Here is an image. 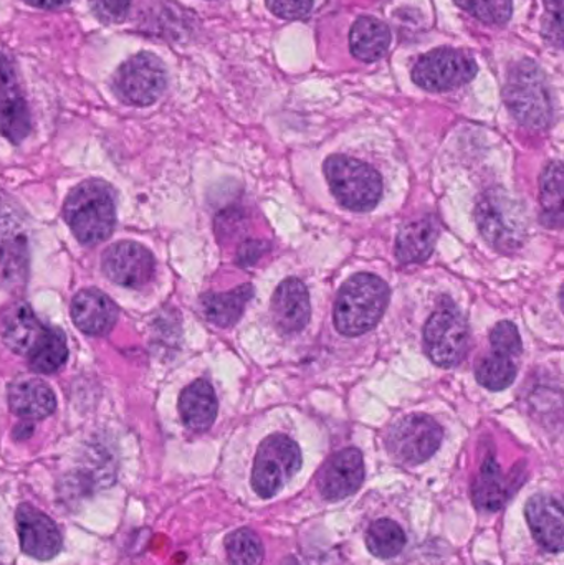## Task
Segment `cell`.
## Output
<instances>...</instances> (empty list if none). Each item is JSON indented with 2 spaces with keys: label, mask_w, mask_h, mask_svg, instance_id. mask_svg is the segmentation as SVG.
I'll use <instances>...</instances> for the list:
<instances>
[{
  "label": "cell",
  "mask_w": 564,
  "mask_h": 565,
  "mask_svg": "<svg viewBox=\"0 0 564 565\" xmlns=\"http://www.w3.org/2000/svg\"><path fill=\"white\" fill-rule=\"evenodd\" d=\"M30 132V113L12 72L0 63V135L20 145Z\"/></svg>",
  "instance_id": "ffe728a7"
},
{
  "label": "cell",
  "mask_w": 564,
  "mask_h": 565,
  "mask_svg": "<svg viewBox=\"0 0 564 565\" xmlns=\"http://www.w3.org/2000/svg\"><path fill=\"white\" fill-rule=\"evenodd\" d=\"M366 546L373 556L391 559L406 546V534L396 521L377 520L368 530Z\"/></svg>",
  "instance_id": "83f0119b"
},
{
  "label": "cell",
  "mask_w": 564,
  "mask_h": 565,
  "mask_svg": "<svg viewBox=\"0 0 564 565\" xmlns=\"http://www.w3.org/2000/svg\"><path fill=\"white\" fill-rule=\"evenodd\" d=\"M49 332L50 326L43 324L36 318L29 302H15L3 312L0 334H2L3 344L15 354L29 359L39 351Z\"/></svg>",
  "instance_id": "9a60e30c"
},
{
  "label": "cell",
  "mask_w": 564,
  "mask_h": 565,
  "mask_svg": "<svg viewBox=\"0 0 564 565\" xmlns=\"http://www.w3.org/2000/svg\"><path fill=\"white\" fill-rule=\"evenodd\" d=\"M300 468L301 451L297 441L287 435H270L258 447L252 471V488L262 500H270L284 490Z\"/></svg>",
  "instance_id": "8992f818"
},
{
  "label": "cell",
  "mask_w": 564,
  "mask_h": 565,
  "mask_svg": "<svg viewBox=\"0 0 564 565\" xmlns=\"http://www.w3.org/2000/svg\"><path fill=\"white\" fill-rule=\"evenodd\" d=\"M26 235L15 207L0 198V267L10 280H23L26 268Z\"/></svg>",
  "instance_id": "ac0fdd59"
},
{
  "label": "cell",
  "mask_w": 564,
  "mask_h": 565,
  "mask_svg": "<svg viewBox=\"0 0 564 565\" xmlns=\"http://www.w3.org/2000/svg\"><path fill=\"white\" fill-rule=\"evenodd\" d=\"M20 547L36 561H50L60 554L63 537L58 526L42 511L30 504H20L15 513Z\"/></svg>",
  "instance_id": "4fadbf2b"
},
{
  "label": "cell",
  "mask_w": 564,
  "mask_h": 565,
  "mask_svg": "<svg viewBox=\"0 0 564 565\" xmlns=\"http://www.w3.org/2000/svg\"><path fill=\"white\" fill-rule=\"evenodd\" d=\"M492 354L486 355L476 369L480 385L489 391H506L513 384L519 371V358L522 355V338L519 328L512 321H502L490 334Z\"/></svg>",
  "instance_id": "8fae6325"
},
{
  "label": "cell",
  "mask_w": 564,
  "mask_h": 565,
  "mask_svg": "<svg viewBox=\"0 0 564 565\" xmlns=\"http://www.w3.org/2000/svg\"><path fill=\"white\" fill-rule=\"evenodd\" d=\"M217 395L204 379L192 382L179 397V414L189 430H209L217 417Z\"/></svg>",
  "instance_id": "7402d4cb"
},
{
  "label": "cell",
  "mask_w": 564,
  "mask_h": 565,
  "mask_svg": "<svg viewBox=\"0 0 564 565\" xmlns=\"http://www.w3.org/2000/svg\"><path fill=\"white\" fill-rule=\"evenodd\" d=\"M267 7L280 19L295 20L310 12L313 0H267Z\"/></svg>",
  "instance_id": "d6a6232c"
},
{
  "label": "cell",
  "mask_w": 564,
  "mask_h": 565,
  "mask_svg": "<svg viewBox=\"0 0 564 565\" xmlns=\"http://www.w3.org/2000/svg\"><path fill=\"white\" fill-rule=\"evenodd\" d=\"M131 9V0H96V10L108 22H121Z\"/></svg>",
  "instance_id": "836d02e7"
},
{
  "label": "cell",
  "mask_w": 564,
  "mask_h": 565,
  "mask_svg": "<svg viewBox=\"0 0 564 565\" xmlns=\"http://www.w3.org/2000/svg\"><path fill=\"white\" fill-rule=\"evenodd\" d=\"M103 271L123 288L141 289L155 277L156 262L151 252L135 242H118L103 254Z\"/></svg>",
  "instance_id": "7c38bea8"
},
{
  "label": "cell",
  "mask_w": 564,
  "mask_h": 565,
  "mask_svg": "<svg viewBox=\"0 0 564 565\" xmlns=\"http://www.w3.org/2000/svg\"><path fill=\"white\" fill-rule=\"evenodd\" d=\"M470 344V329L462 312L444 301L427 319L424 328V348L434 364L450 369L466 358Z\"/></svg>",
  "instance_id": "52a82bcc"
},
{
  "label": "cell",
  "mask_w": 564,
  "mask_h": 565,
  "mask_svg": "<svg viewBox=\"0 0 564 565\" xmlns=\"http://www.w3.org/2000/svg\"><path fill=\"white\" fill-rule=\"evenodd\" d=\"M68 361V344L62 329L50 328L45 342L35 354L30 355L29 364L36 374H55Z\"/></svg>",
  "instance_id": "f1b7e54d"
},
{
  "label": "cell",
  "mask_w": 564,
  "mask_h": 565,
  "mask_svg": "<svg viewBox=\"0 0 564 565\" xmlns=\"http://www.w3.org/2000/svg\"><path fill=\"white\" fill-rule=\"evenodd\" d=\"M254 296V286L242 285L227 292H207L202 296V312L212 324L231 328L244 315L247 302Z\"/></svg>",
  "instance_id": "d4e9b609"
},
{
  "label": "cell",
  "mask_w": 564,
  "mask_h": 565,
  "mask_svg": "<svg viewBox=\"0 0 564 565\" xmlns=\"http://www.w3.org/2000/svg\"><path fill=\"white\" fill-rule=\"evenodd\" d=\"M526 521L536 543L553 554L563 553L564 514L556 498L536 494L525 508Z\"/></svg>",
  "instance_id": "d6986e66"
},
{
  "label": "cell",
  "mask_w": 564,
  "mask_h": 565,
  "mask_svg": "<svg viewBox=\"0 0 564 565\" xmlns=\"http://www.w3.org/2000/svg\"><path fill=\"white\" fill-rule=\"evenodd\" d=\"M168 86V72L158 56L138 53L119 66L115 75V92L126 105H155Z\"/></svg>",
  "instance_id": "9c48e42d"
},
{
  "label": "cell",
  "mask_w": 564,
  "mask_h": 565,
  "mask_svg": "<svg viewBox=\"0 0 564 565\" xmlns=\"http://www.w3.org/2000/svg\"><path fill=\"white\" fill-rule=\"evenodd\" d=\"M456 3L486 25H506L512 17V0H456Z\"/></svg>",
  "instance_id": "4dcf8cb0"
},
{
  "label": "cell",
  "mask_w": 564,
  "mask_h": 565,
  "mask_svg": "<svg viewBox=\"0 0 564 565\" xmlns=\"http://www.w3.org/2000/svg\"><path fill=\"white\" fill-rule=\"evenodd\" d=\"M10 411L23 420H42L55 412L56 398L39 377H19L9 387Z\"/></svg>",
  "instance_id": "44dd1931"
},
{
  "label": "cell",
  "mask_w": 564,
  "mask_h": 565,
  "mask_svg": "<svg viewBox=\"0 0 564 565\" xmlns=\"http://www.w3.org/2000/svg\"><path fill=\"white\" fill-rule=\"evenodd\" d=\"M225 551L231 565H262L264 546L251 530H237L225 540Z\"/></svg>",
  "instance_id": "f546056e"
},
{
  "label": "cell",
  "mask_w": 564,
  "mask_h": 565,
  "mask_svg": "<svg viewBox=\"0 0 564 565\" xmlns=\"http://www.w3.org/2000/svg\"><path fill=\"white\" fill-rule=\"evenodd\" d=\"M23 2L35 7V9L58 10L63 9V7L70 6L73 0H23Z\"/></svg>",
  "instance_id": "d590c367"
},
{
  "label": "cell",
  "mask_w": 564,
  "mask_h": 565,
  "mask_svg": "<svg viewBox=\"0 0 564 565\" xmlns=\"http://www.w3.org/2000/svg\"><path fill=\"white\" fill-rule=\"evenodd\" d=\"M507 106L520 125L530 129H546L555 118V103L549 79L532 60L510 66L507 76Z\"/></svg>",
  "instance_id": "3957f363"
},
{
  "label": "cell",
  "mask_w": 564,
  "mask_h": 565,
  "mask_svg": "<svg viewBox=\"0 0 564 565\" xmlns=\"http://www.w3.org/2000/svg\"><path fill=\"white\" fill-rule=\"evenodd\" d=\"M476 221L487 244L500 254H513L525 242V212L503 189L483 192L477 202Z\"/></svg>",
  "instance_id": "277c9868"
},
{
  "label": "cell",
  "mask_w": 564,
  "mask_h": 565,
  "mask_svg": "<svg viewBox=\"0 0 564 565\" xmlns=\"http://www.w3.org/2000/svg\"><path fill=\"white\" fill-rule=\"evenodd\" d=\"M390 305V286L376 275L358 274L341 286L334 302V326L343 335L373 331Z\"/></svg>",
  "instance_id": "7a4b0ae2"
},
{
  "label": "cell",
  "mask_w": 564,
  "mask_h": 565,
  "mask_svg": "<svg viewBox=\"0 0 564 565\" xmlns=\"http://www.w3.org/2000/svg\"><path fill=\"white\" fill-rule=\"evenodd\" d=\"M63 217L79 244L96 245L108 241L116 224L115 191L96 179L82 182L66 198Z\"/></svg>",
  "instance_id": "6da1fadb"
},
{
  "label": "cell",
  "mask_w": 564,
  "mask_h": 565,
  "mask_svg": "<svg viewBox=\"0 0 564 565\" xmlns=\"http://www.w3.org/2000/svg\"><path fill=\"white\" fill-rule=\"evenodd\" d=\"M444 431L427 415H407L397 420L386 435L391 457L403 465H421L433 458L443 444Z\"/></svg>",
  "instance_id": "ba28073f"
},
{
  "label": "cell",
  "mask_w": 564,
  "mask_h": 565,
  "mask_svg": "<svg viewBox=\"0 0 564 565\" xmlns=\"http://www.w3.org/2000/svg\"><path fill=\"white\" fill-rule=\"evenodd\" d=\"M477 63L470 53L456 49H437L417 60L413 79L427 92H450L472 82Z\"/></svg>",
  "instance_id": "30bf717a"
},
{
  "label": "cell",
  "mask_w": 564,
  "mask_h": 565,
  "mask_svg": "<svg viewBox=\"0 0 564 565\" xmlns=\"http://www.w3.org/2000/svg\"><path fill=\"white\" fill-rule=\"evenodd\" d=\"M272 316L284 334L304 331L311 318L310 295L298 278H287L278 285L272 298Z\"/></svg>",
  "instance_id": "2e32d148"
},
{
  "label": "cell",
  "mask_w": 564,
  "mask_h": 565,
  "mask_svg": "<svg viewBox=\"0 0 564 565\" xmlns=\"http://www.w3.org/2000/svg\"><path fill=\"white\" fill-rule=\"evenodd\" d=\"M391 45V32L386 23L374 17H360L350 33L351 53L361 62H376Z\"/></svg>",
  "instance_id": "484cf974"
},
{
  "label": "cell",
  "mask_w": 564,
  "mask_h": 565,
  "mask_svg": "<svg viewBox=\"0 0 564 565\" xmlns=\"http://www.w3.org/2000/svg\"><path fill=\"white\" fill-rule=\"evenodd\" d=\"M439 237V224L434 217L416 218L401 227L396 238V257L401 264H423L433 255Z\"/></svg>",
  "instance_id": "603a6c76"
},
{
  "label": "cell",
  "mask_w": 564,
  "mask_h": 565,
  "mask_svg": "<svg viewBox=\"0 0 564 565\" xmlns=\"http://www.w3.org/2000/svg\"><path fill=\"white\" fill-rule=\"evenodd\" d=\"M268 250H270V245H268L267 242L247 241L238 248L237 264L244 268L252 267V265L257 264L258 258Z\"/></svg>",
  "instance_id": "e575fe53"
},
{
  "label": "cell",
  "mask_w": 564,
  "mask_h": 565,
  "mask_svg": "<svg viewBox=\"0 0 564 565\" xmlns=\"http://www.w3.org/2000/svg\"><path fill=\"white\" fill-rule=\"evenodd\" d=\"M563 166L560 161L550 162L540 179V204L543 224L546 227L562 228L563 225Z\"/></svg>",
  "instance_id": "4316f807"
},
{
  "label": "cell",
  "mask_w": 564,
  "mask_h": 565,
  "mask_svg": "<svg viewBox=\"0 0 564 565\" xmlns=\"http://www.w3.org/2000/svg\"><path fill=\"white\" fill-rule=\"evenodd\" d=\"M323 169L331 192L348 211L370 212L380 204L383 181L370 164L350 156L333 154L324 161Z\"/></svg>",
  "instance_id": "5b68a950"
},
{
  "label": "cell",
  "mask_w": 564,
  "mask_h": 565,
  "mask_svg": "<svg viewBox=\"0 0 564 565\" xmlns=\"http://www.w3.org/2000/svg\"><path fill=\"white\" fill-rule=\"evenodd\" d=\"M364 481L363 454L344 448L334 454L318 475V490L328 501H341L360 490Z\"/></svg>",
  "instance_id": "5bb4252c"
},
{
  "label": "cell",
  "mask_w": 564,
  "mask_h": 565,
  "mask_svg": "<svg viewBox=\"0 0 564 565\" xmlns=\"http://www.w3.org/2000/svg\"><path fill=\"white\" fill-rule=\"evenodd\" d=\"M118 306L96 288L76 292L72 301V318L76 328L88 335H106L118 321Z\"/></svg>",
  "instance_id": "e0dca14e"
},
{
  "label": "cell",
  "mask_w": 564,
  "mask_h": 565,
  "mask_svg": "<svg viewBox=\"0 0 564 565\" xmlns=\"http://www.w3.org/2000/svg\"><path fill=\"white\" fill-rule=\"evenodd\" d=\"M512 494V484L503 475L496 458H487L472 484V498L476 507L487 513H497L506 507Z\"/></svg>",
  "instance_id": "cb8c5ba5"
},
{
  "label": "cell",
  "mask_w": 564,
  "mask_h": 565,
  "mask_svg": "<svg viewBox=\"0 0 564 565\" xmlns=\"http://www.w3.org/2000/svg\"><path fill=\"white\" fill-rule=\"evenodd\" d=\"M546 15L543 19V35L556 49L563 45V0H545Z\"/></svg>",
  "instance_id": "1f68e13d"
}]
</instances>
